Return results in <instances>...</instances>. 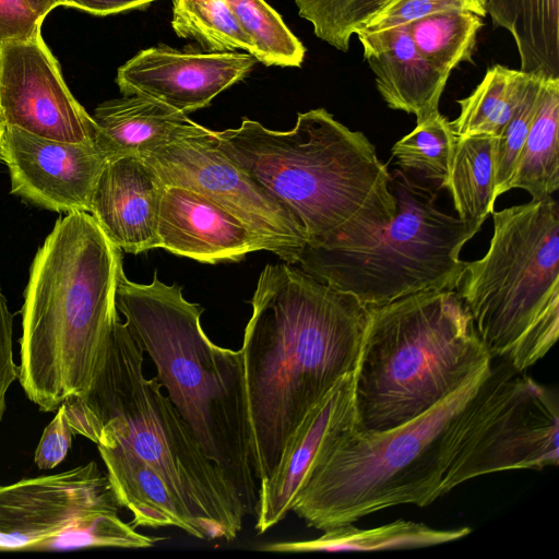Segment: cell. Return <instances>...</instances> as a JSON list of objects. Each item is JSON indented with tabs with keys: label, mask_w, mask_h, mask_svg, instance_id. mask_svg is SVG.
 Listing matches in <instances>:
<instances>
[{
	"label": "cell",
	"mask_w": 559,
	"mask_h": 559,
	"mask_svg": "<svg viewBox=\"0 0 559 559\" xmlns=\"http://www.w3.org/2000/svg\"><path fill=\"white\" fill-rule=\"evenodd\" d=\"M251 306L240 352L260 481L307 413L354 371L368 307L286 262L264 266Z\"/></svg>",
	"instance_id": "1"
},
{
	"label": "cell",
	"mask_w": 559,
	"mask_h": 559,
	"mask_svg": "<svg viewBox=\"0 0 559 559\" xmlns=\"http://www.w3.org/2000/svg\"><path fill=\"white\" fill-rule=\"evenodd\" d=\"M121 250L87 212L57 219L29 267L22 306L19 381L43 412L91 385L119 316Z\"/></svg>",
	"instance_id": "2"
},
{
	"label": "cell",
	"mask_w": 559,
	"mask_h": 559,
	"mask_svg": "<svg viewBox=\"0 0 559 559\" xmlns=\"http://www.w3.org/2000/svg\"><path fill=\"white\" fill-rule=\"evenodd\" d=\"M214 133L223 154L294 215L308 245L358 239L396 212L372 143L324 108L299 112L288 131L245 118Z\"/></svg>",
	"instance_id": "3"
},
{
	"label": "cell",
	"mask_w": 559,
	"mask_h": 559,
	"mask_svg": "<svg viewBox=\"0 0 559 559\" xmlns=\"http://www.w3.org/2000/svg\"><path fill=\"white\" fill-rule=\"evenodd\" d=\"M116 307L154 364L167 396L236 490L247 515H254L258 484L240 349L213 343L201 325L204 309L156 273L150 284H138L122 269Z\"/></svg>",
	"instance_id": "4"
},
{
	"label": "cell",
	"mask_w": 559,
	"mask_h": 559,
	"mask_svg": "<svg viewBox=\"0 0 559 559\" xmlns=\"http://www.w3.org/2000/svg\"><path fill=\"white\" fill-rule=\"evenodd\" d=\"M141 345L118 316L90 388L63 403L70 428L97 448L131 449L158 471L207 539L231 542L247 516L242 502L158 378L145 377Z\"/></svg>",
	"instance_id": "5"
},
{
	"label": "cell",
	"mask_w": 559,
	"mask_h": 559,
	"mask_svg": "<svg viewBox=\"0 0 559 559\" xmlns=\"http://www.w3.org/2000/svg\"><path fill=\"white\" fill-rule=\"evenodd\" d=\"M490 371L491 365L395 429L364 432L352 426L344 430L322 453L292 511L307 526L325 531L390 507H426L442 497Z\"/></svg>",
	"instance_id": "6"
},
{
	"label": "cell",
	"mask_w": 559,
	"mask_h": 559,
	"mask_svg": "<svg viewBox=\"0 0 559 559\" xmlns=\"http://www.w3.org/2000/svg\"><path fill=\"white\" fill-rule=\"evenodd\" d=\"M491 361L456 289L368 307L352 373L355 428L381 432L403 426Z\"/></svg>",
	"instance_id": "7"
},
{
	"label": "cell",
	"mask_w": 559,
	"mask_h": 559,
	"mask_svg": "<svg viewBox=\"0 0 559 559\" xmlns=\"http://www.w3.org/2000/svg\"><path fill=\"white\" fill-rule=\"evenodd\" d=\"M491 214L489 248L456 290L491 359L524 372L559 334V205L548 197Z\"/></svg>",
	"instance_id": "8"
},
{
	"label": "cell",
	"mask_w": 559,
	"mask_h": 559,
	"mask_svg": "<svg viewBox=\"0 0 559 559\" xmlns=\"http://www.w3.org/2000/svg\"><path fill=\"white\" fill-rule=\"evenodd\" d=\"M390 188L396 212L389 223L355 240L306 243L296 265L367 307L456 289L466 265L461 251L484 222L442 212L437 193L401 169L390 173Z\"/></svg>",
	"instance_id": "9"
},
{
	"label": "cell",
	"mask_w": 559,
	"mask_h": 559,
	"mask_svg": "<svg viewBox=\"0 0 559 559\" xmlns=\"http://www.w3.org/2000/svg\"><path fill=\"white\" fill-rule=\"evenodd\" d=\"M558 437L557 393L504 360L491 362L477 413L445 478L444 495L483 475L557 466Z\"/></svg>",
	"instance_id": "10"
},
{
	"label": "cell",
	"mask_w": 559,
	"mask_h": 559,
	"mask_svg": "<svg viewBox=\"0 0 559 559\" xmlns=\"http://www.w3.org/2000/svg\"><path fill=\"white\" fill-rule=\"evenodd\" d=\"M164 186L200 192L236 216L271 251L296 265L307 242L294 215L218 148L214 131L193 123L183 134L143 157Z\"/></svg>",
	"instance_id": "11"
},
{
	"label": "cell",
	"mask_w": 559,
	"mask_h": 559,
	"mask_svg": "<svg viewBox=\"0 0 559 559\" xmlns=\"http://www.w3.org/2000/svg\"><path fill=\"white\" fill-rule=\"evenodd\" d=\"M0 120L55 141L95 143V122L70 92L41 34L0 46Z\"/></svg>",
	"instance_id": "12"
},
{
	"label": "cell",
	"mask_w": 559,
	"mask_h": 559,
	"mask_svg": "<svg viewBox=\"0 0 559 559\" xmlns=\"http://www.w3.org/2000/svg\"><path fill=\"white\" fill-rule=\"evenodd\" d=\"M107 474L95 462L0 485V550L33 547L76 523L119 513Z\"/></svg>",
	"instance_id": "13"
},
{
	"label": "cell",
	"mask_w": 559,
	"mask_h": 559,
	"mask_svg": "<svg viewBox=\"0 0 559 559\" xmlns=\"http://www.w3.org/2000/svg\"><path fill=\"white\" fill-rule=\"evenodd\" d=\"M0 159L9 169L11 193L57 213L87 212L107 158L95 143H68L4 127Z\"/></svg>",
	"instance_id": "14"
},
{
	"label": "cell",
	"mask_w": 559,
	"mask_h": 559,
	"mask_svg": "<svg viewBox=\"0 0 559 559\" xmlns=\"http://www.w3.org/2000/svg\"><path fill=\"white\" fill-rule=\"evenodd\" d=\"M255 62L249 52L153 47L122 64L116 83L124 96H145L188 115L209 106L221 92L246 78Z\"/></svg>",
	"instance_id": "15"
},
{
	"label": "cell",
	"mask_w": 559,
	"mask_h": 559,
	"mask_svg": "<svg viewBox=\"0 0 559 559\" xmlns=\"http://www.w3.org/2000/svg\"><path fill=\"white\" fill-rule=\"evenodd\" d=\"M352 373L338 379L307 413L272 473L259 481L254 514L259 534L284 520L324 450L355 426Z\"/></svg>",
	"instance_id": "16"
},
{
	"label": "cell",
	"mask_w": 559,
	"mask_h": 559,
	"mask_svg": "<svg viewBox=\"0 0 559 559\" xmlns=\"http://www.w3.org/2000/svg\"><path fill=\"white\" fill-rule=\"evenodd\" d=\"M164 189L142 157L110 158L95 183L88 213L121 251L138 254L157 249Z\"/></svg>",
	"instance_id": "17"
},
{
	"label": "cell",
	"mask_w": 559,
	"mask_h": 559,
	"mask_svg": "<svg viewBox=\"0 0 559 559\" xmlns=\"http://www.w3.org/2000/svg\"><path fill=\"white\" fill-rule=\"evenodd\" d=\"M159 248L202 263L242 260L264 250L236 216L189 188L165 186L158 217Z\"/></svg>",
	"instance_id": "18"
},
{
	"label": "cell",
	"mask_w": 559,
	"mask_h": 559,
	"mask_svg": "<svg viewBox=\"0 0 559 559\" xmlns=\"http://www.w3.org/2000/svg\"><path fill=\"white\" fill-rule=\"evenodd\" d=\"M355 35L389 108L414 115L416 124L439 110L450 74L420 55L406 24Z\"/></svg>",
	"instance_id": "19"
},
{
	"label": "cell",
	"mask_w": 559,
	"mask_h": 559,
	"mask_svg": "<svg viewBox=\"0 0 559 559\" xmlns=\"http://www.w3.org/2000/svg\"><path fill=\"white\" fill-rule=\"evenodd\" d=\"M120 507L132 514L134 527L174 526L187 534L207 539L182 500L156 468L128 447L97 448Z\"/></svg>",
	"instance_id": "20"
},
{
	"label": "cell",
	"mask_w": 559,
	"mask_h": 559,
	"mask_svg": "<svg viewBox=\"0 0 559 559\" xmlns=\"http://www.w3.org/2000/svg\"><path fill=\"white\" fill-rule=\"evenodd\" d=\"M95 145L107 159L145 157L171 143L194 123L158 100L130 95L99 104L92 115Z\"/></svg>",
	"instance_id": "21"
},
{
	"label": "cell",
	"mask_w": 559,
	"mask_h": 559,
	"mask_svg": "<svg viewBox=\"0 0 559 559\" xmlns=\"http://www.w3.org/2000/svg\"><path fill=\"white\" fill-rule=\"evenodd\" d=\"M495 28L507 29L520 70L559 78V0H485Z\"/></svg>",
	"instance_id": "22"
},
{
	"label": "cell",
	"mask_w": 559,
	"mask_h": 559,
	"mask_svg": "<svg viewBox=\"0 0 559 559\" xmlns=\"http://www.w3.org/2000/svg\"><path fill=\"white\" fill-rule=\"evenodd\" d=\"M310 540L277 542L260 547L275 552H337L379 551L430 547L461 539L471 533L469 527L437 530L424 523L397 520L373 527L358 528L353 523L323 531Z\"/></svg>",
	"instance_id": "23"
},
{
	"label": "cell",
	"mask_w": 559,
	"mask_h": 559,
	"mask_svg": "<svg viewBox=\"0 0 559 559\" xmlns=\"http://www.w3.org/2000/svg\"><path fill=\"white\" fill-rule=\"evenodd\" d=\"M559 78H546L510 188L539 201L559 188Z\"/></svg>",
	"instance_id": "24"
},
{
	"label": "cell",
	"mask_w": 559,
	"mask_h": 559,
	"mask_svg": "<svg viewBox=\"0 0 559 559\" xmlns=\"http://www.w3.org/2000/svg\"><path fill=\"white\" fill-rule=\"evenodd\" d=\"M496 139L488 134L457 136L447 189L460 218L485 222L493 212Z\"/></svg>",
	"instance_id": "25"
},
{
	"label": "cell",
	"mask_w": 559,
	"mask_h": 559,
	"mask_svg": "<svg viewBox=\"0 0 559 559\" xmlns=\"http://www.w3.org/2000/svg\"><path fill=\"white\" fill-rule=\"evenodd\" d=\"M531 73L495 64L465 98L451 121L456 136L488 134L498 138L511 119Z\"/></svg>",
	"instance_id": "26"
},
{
	"label": "cell",
	"mask_w": 559,
	"mask_h": 559,
	"mask_svg": "<svg viewBox=\"0 0 559 559\" xmlns=\"http://www.w3.org/2000/svg\"><path fill=\"white\" fill-rule=\"evenodd\" d=\"M420 55L450 74L460 63L472 62L483 17L467 11L445 10L406 24Z\"/></svg>",
	"instance_id": "27"
},
{
	"label": "cell",
	"mask_w": 559,
	"mask_h": 559,
	"mask_svg": "<svg viewBox=\"0 0 559 559\" xmlns=\"http://www.w3.org/2000/svg\"><path fill=\"white\" fill-rule=\"evenodd\" d=\"M456 140L451 121L438 110L399 140L391 153L404 173L436 181L447 189Z\"/></svg>",
	"instance_id": "28"
},
{
	"label": "cell",
	"mask_w": 559,
	"mask_h": 559,
	"mask_svg": "<svg viewBox=\"0 0 559 559\" xmlns=\"http://www.w3.org/2000/svg\"><path fill=\"white\" fill-rule=\"evenodd\" d=\"M171 26L177 36L197 40L210 52L242 49L254 57L253 41L226 0H173Z\"/></svg>",
	"instance_id": "29"
},
{
	"label": "cell",
	"mask_w": 559,
	"mask_h": 559,
	"mask_svg": "<svg viewBox=\"0 0 559 559\" xmlns=\"http://www.w3.org/2000/svg\"><path fill=\"white\" fill-rule=\"evenodd\" d=\"M239 26L253 41L257 61L300 67L306 48L265 0H226Z\"/></svg>",
	"instance_id": "30"
},
{
	"label": "cell",
	"mask_w": 559,
	"mask_h": 559,
	"mask_svg": "<svg viewBox=\"0 0 559 559\" xmlns=\"http://www.w3.org/2000/svg\"><path fill=\"white\" fill-rule=\"evenodd\" d=\"M314 35L340 51L390 0H294Z\"/></svg>",
	"instance_id": "31"
},
{
	"label": "cell",
	"mask_w": 559,
	"mask_h": 559,
	"mask_svg": "<svg viewBox=\"0 0 559 559\" xmlns=\"http://www.w3.org/2000/svg\"><path fill=\"white\" fill-rule=\"evenodd\" d=\"M160 537L144 535L122 521L119 513L85 519L58 535L37 543L33 550H69L86 547L147 548Z\"/></svg>",
	"instance_id": "32"
},
{
	"label": "cell",
	"mask_w": 559,
	"mask_h": 559,
	"mask_svg": "<svg viewBox=\"0 0 559 559\" xmlns=\"http://www.w3.org/2000/svg\"><path fill=\"white\" fill-rule=\"evenodd\" d=\"M546 78L531 73L511 119L496 139L493 152V195L496 200L511 190L510 185L520 153L537 110Z\"/></svg>",
	"instance_id": "33"
},
{
	"label": "cell",
	"mask_w": 559,
	"mask_h": 559,
	"mask_svg": "<svg viewBox=\"0 0 559 559\" xmlns=\"http://www.w3.org/2000/svg\"><path fill=\"white\" fill-rule=\"evenodd\" d=\"M445 10L487 15L485 0H390L362 28L357 32H377ZM356 32V33H357Z\"/></svg>",
	"instance_id": "34"
},
{
	"label": "cell",
	"mask_w": 559,
	"mask_h": 559,
	"mask_svg": "<svg viewBox=\"0 0 559 559\" xmlns=\"http://www.w3.org/2000/svg\"><path fill=\"white\" fill-rule=\"evenodd\" d=\"M73 432L67 419L64 404L57 409L52 420L45 427L35 451L34 462L39 469H52L67 456Z\"/></svg>",
	"instance_id": "35"
},
{
	"label": "cell",
	"mask_w": 559,
	"mask_h": 559,
	"mask_svg": "<svg viewBox=\"0 0 559 559\" xmlns=\"http://www.w3.org/2000/svg\"><path fill=\"white\" fill-rule=\"evenodd\" d=\"M43 22L27 0H0V46L34 38Z\"/></svg>",
	"instance_id": "36"
},
{
	"label": "cell",
	"mask_w": 559,
	"mask_h": 559,
	"mask_svg": "<svg viewBox=\"0 0 559 559\" xmlns=\"http://www.w3.org/2000/svg\"><path fill=\"white\" fill-rule=\"evenodd\" d=\"M13 314L0 285V421L7 411V393L19 380V366L13 355Z\"/></svg>",
	"instance_id": "37"
},
{
	"label": "cell",
	"mask_w": 559,
	"mask_h": 559,
	"mask_svg": "<svg viewBox=\"0 0 559 559\" xmlns=\"http://www.w3.org/2000/svg\"><path fill=\"white\" fill-rule=\"evenodd\" d=\"M157 0H63L62 5L72 7L95 15L144 9Z\"/></svg>",
	"instance_id": "38"
},
{
	"label": "cell",
	"mask_w": 559,
	"mask_h": 559,
	"mask_svg": "<svg viewBox=\"0 0 559 559\" xmlns=\"http://www.w3.org/2000/svg\"><path fill=\"white\" fill-rule=\"evenodd\" d=\"M31 8L34 12L43 20L47 16V14L57 8L58 5H62L63 0H27Z\"/></svg>",
	"instance_id": "39"
},
{
	"label": "cell",
	"mask_w": 559,
	"mask_h": 559,
	"mask_svg": "<svg viewBox=\"0 0 559 559\" xmlns=\"http://www.w3.org/2000/svg\"><path fill=\"white\" fill-rule=\"evenodd\" d=\"M3 129H4V126L2 124V122L0 120V140H1V136H2Z\"/></svg>",
	"instance_id": "40"
}]
</instances>
